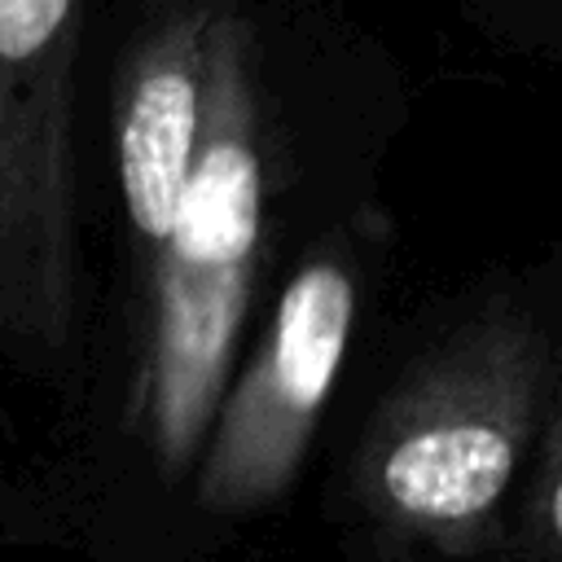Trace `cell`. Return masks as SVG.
<instances>
[{"label": "cell", "mask_w": 562, "mask_h": 562, "mask_svg": "<svg viewBox=\"0 0 562 562\" xmlns=\"http://www.w3.org/2000/svg\"><path fill=\"white\" fill-rule=\"evenodd\" d=\"M215 105L167 237L154 342V422L167 457H184L215 408L259 241V158L233 53H215Z\"/></svg>", "instance_id": "obj_1"}, {"label": "cell", "mask_w": 562, "mask_h": 562, "mask_svg": "<svg viewBox=\"0 0 562 562\" xmlns=\"http://www.w3.org/2000/svg\"><path fill=\"white\" fill-rule=\"evenodd\" d=\"M351 312L356 290L338 263H307L285 285L272 338L215 435L202 487L211 505L241 509L290 479L347 351Z\"/></svg>", "instance_id": "obj_2"}, {"label": "cell", "mask_w": 562, "mask_h": 562, "mask_svg": "<svg viewBox=\"0 0 562 562\" xmlns=\"http://www.w3.org/2000/svg\"><path fill=\"white\" fill-rule=\"evenodd\" d=\"M518 435V378L448 373L391 430L378 457V487L413 522L461 527L505 492Z\"/></svg>", "instance_id": "obj_3"}, {"label": "cell", "mask_w": 562, "mask_h": 562, "mask_svg": "<svg viewBox=\"0 0 562 562\" xmlns=\"http://www.w3.org/2000/svg\"><path fill=\"white\" fill-rule=\"evenodd\" d=\"M198 70L184 35H171L136 75L119 127V171L132 224L149 241H167L184 202V184L202 136Z\"/></svg>", "instance_id": "obj_4"}, {"label": "cell", "mask_w": 562, "mask_h": 562, "mask_svg": "<svg viewBox=\"0 0 562 562\" xmlns=\"http://www.w3.org/2000/svg\"><path fill=\"white\" fill-rule=\"evenodd\" d=\"M70 22V0H0V57H44Z\"/></svg>", "instance_id": "obj_5"}]
</instances>
